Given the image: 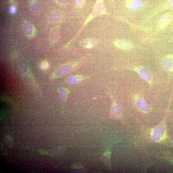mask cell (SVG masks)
Returning <instances> with one entry per match:
<instances>
[{
  "instance_id": "cell-1",
  "label": "cell",
  "mask_w": 173,
  "mask_h": 173,
  "mask_svg": "<svg viewBox=\"0 0 173 173\" xmlns=\"http://www.w3.org/2000/svg\"><path fill=\"white\" fill-rule=\"evenodd\" d=\"M161 64L162 68L165 70L173 71V55H169L162 58Z\"/></svg>"
},
{
  "instance_id": "cell-2",
  "label": "cell",
  "mask_w": 173,
  "mask_h": 173,
  "mask_svg": "<svg viewBox=\"0 0 173 173\" xmlns=\"http://www.w3.org/2000/svg\"><path fill=\"white\" fill-rule=\"evenodd\" d=\"M128 8L134 11H138L143 9L144 3L140 0H126Z\"/></svg>"
},
{
  "instance_id": "cell-3",
  "label": "cell",
  "mask_w": 173,
  "mask_h": 173,
  "mask_svg": "<svg viewBox=\"0 0 173 173\" xmlns=\"http://www.w3.org/2000/svg\"><path fill=\"white\" fill-rule=\"evenodd\" d=\"M165 132V128L164 126L161 124L156 128L154 130L152 134V138L155 141L160 140L164 136Z\"/></svg>"
},
{
  "instance_id": "cell-4",
  "label": "cell",
  "mask_w": 173,
  "mask_h": 173,
  "mask_svg": "<svg viewBox=\"0 0 173 173\" xmlns=\"http://www.w3.org/2000/svg\"><path fill=\"white\" fill-rule=\"evenodd\" d=\"M172 16L169 14H166L161 16L159 19L158 25L161 29L167 27L171 21Z\"/></svg>"
},
{
  "instance_id": "cell-5",
  "label": "cell",
  "mask_w": 173,
  "mask_h": 173,
  "mask_svg": "<svg viewBox=\"0 0 173 173\" xmlns=\"http://www.w3.org/2000/svg\"><path fill=\"white\" fill-rule=\"evenodd\" d=\"M115 45L120 49L129 50L133 47V45L130 41L124 40H118L115 42Z\"/></svg>"
},
{
  "instance_id": "cell-6",
  "label": "cell",
  "mask_w": 173,
  "mask_h": 173,
  "mask_svg": "<svg viewBox=\"0 0 173 173\" xmlns=\"http://www.w3.org/2000/svg\"><path fill=\"white\" fill-rule=\"evenodd\" d=\"M24 33L28 37H32L34 33V28L33 25L28 21L24 22L23 24Z\"/></svg>"
},
{
  "instance_id": "cell-7",
  "label": "cell",
  "mask_w": 173,
  "mask_h": 173,
  "mask_svg": "<svg viewBox=\"0 0 173 173\" xmlns=\"http://www.w3.org/2000/svg\"><path fill=\"white\" fill-rule=\"evenodd\" d=\"M30 9L33 14L38 16L40 14L42 11V6L39 2H35L31 5Z\"/></svg>"
},
{
  "instance_id": "cell-8",
  "label": "cell",
  "mask_w": 173,
  "mask_h": 173,
  "mask_svg": "<svg viewBox=\"0 0 173 173\" xmlns=\"http://www.w3.org/2000/svg\"><path fill=\"white\" fill-rule=\"evenodd\" d=\"M140 77L144 80L149 82L152 81L151 76L148 71L144 69H140L138 72Z\"/></svg>"
},
{
  "instance_id": "cell-9",
  "label": "cell",
  "mask_w": 173,
  "mask_h": 173,
  "mask_svg": "<svg viewBox=\"0 0 173 173\" xmlns=\"http://www.w3.org/2000/svg\"><path fill=\"white\" fill-rule=\"evenodd\" d=\"M137 105L138 108L144 112H146L148 110V107L146 103L142 99H138L137 101Z\"/></svg>"
},
{
  "instance_id": "cell-10",
  "label": "cell",
  "mask_w": 173,
  "mask_h": 173,
  "mask_svg": "<svg viewBox=\"0 0 173 173\" xmlns=\"http://www.w3.org/2000/svg\"><path fill=\"white\" fill-rule=\"evenodd\" d=\"M83 79L82 76H71L69 79V83L70 84H77L78 82L80 81Z\"/></svg>"
},
{
  "instance_id": "cell-11",
  "label": "cell",
  "mask_w": 173,
  "mask_h": 173,
  "mask_svg": "<svg viewBox=\"0 0 173 173\" xmlns=\"http://www.w3.org/2000/svg\"><path fill=\"white\" fill-rule=\"evenodd\" d=\"M84 46L86 48H90L94 46L96 43L94 40H89L84 43Z\"/></svg>"
},
{
  "instance_id": "cell-12",
  "label": "cell",
  "mask_w": 173,
  "mask_h": 173,
  "mask_svg": "<svg viewBox=\"0 0 173 173\" xmlns=\"http://www.w3.org/2000/svg\"><path fill=\"white\" fill-rule=\"evenodd\" d=\"M58 18L59 16L57 14H54L50 17V22L51 23H55L57 21Z\"/></svg>"
},
{
  "instance_id": "cell-13",
  "label": "cell",
  "mask_w": 173,
  "mask_h": 173,
  "mask_svg": "<svg viewBox=\"0 0 173 173\" xmlns=\"http://www.w3.org/2000/svg\"><path fill=\"white\" fill-rule=\"evenodd\" d=\"M49 67V64L47 61H45L41 63L40 65V67L43 70H45L47 69Z\"/></svg>"
},
{
  "instance_id": "cell-14",
  "label": "cell",
  "mask_w": 173,
  "mask_h": 173,
  "mask_svg": "<svg viewBox=\"0 0 173 173\" xmlns=\"http://www.w3.org/2000/svg\"><path fill=\"white\" fill-rule=\"evenodd\" d=\"M9 12L12 14H14L16 12V9L14 6H11L9 8Z\"/></svg>"
},
{
  "instance_id": "cell-15",
  "label": "cell",
  "mask_w": 173,
  "mask_h": 173,
  "mask_svg": "<svg viewBox=\"0 0 173 173\" xmlns=\"http://www.w3.org/2000/svg\"><path fill=\"white\" fill-rule=\"evenodd\" d=\"M168 5L169 9H173V0H169Z\"/></svg>"
}]
</instances>
